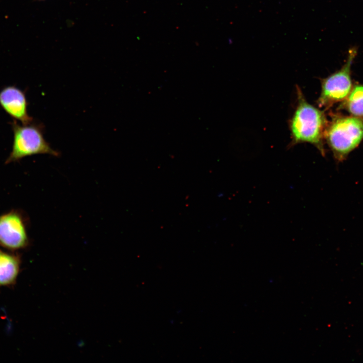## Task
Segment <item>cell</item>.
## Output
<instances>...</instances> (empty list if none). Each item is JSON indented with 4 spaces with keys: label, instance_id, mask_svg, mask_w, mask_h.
<instances>
[{
    "label": "cell",
    "instance_id": "6da1fadb",
    "mask_svg": "<svg viewBox=\"0 0 363 363\" xmlns=\"http://www.w3.org/2000/svg\"><path fill=\"white\" fill-rule=\"evenodd\" d=\"M296 90L297 105L289 123L290 145L308 143L325 156L324 135L328 124L325 114L306 100L298 87Z\"/></svg>",
    "mask_w": 363,
    "mask_h": 363
},
{
    "label": "cell",
    "instance_id": "7a4b0ae2",
    "mask_svg": "<svg viewBox=\"0 0 363 363\" xmlns=\"http://www.w3.org/2000/svg\"><path fill=\"white\" fill-rule=\"evenodd\" d=\"M324 139L335 158L342 161L363 139V118L352 115L333 116L328 122Z\"/></svg>",
    "mask_w": 363,
    "mask_h": 363
},
{
    "label": "cell",
    "instance_id": "3957f363",
    "mask_svg": "<svg viewBox=\"0 0 363 363\" xmlns=\"http://www.w3.org/2000/svg\"><path fill=\"white\" fill-rule=\"evenodd\" d=\"M13 133L11 151L5 163L17 162L28 156L38 154H47L58 156L43 136V129L39 124L33 122L20 125L14 120L11 124Z\"/></svg>",
    "mask_w": 363,
    "mask_h": 363
},
{
    "label": "cell",
    "instance_id": "277c9868",
    "mask_svg": "<svg viewBox=\"0 0 363 363\" xmlns=\"http://www.w3.org/2000/svg\"><path fill=\"white\" fill-rule=\"evenodd\" d=\"M357 49H349L345 63L338 71L323 79L321 91L317 103L320 107L328 108L344 101L352 88L351 67L356 56Z\"/></svg>",
    "mask_w": 363,
    "mask_h": 363
},
{
    "label": "cell",
    "instance_id": "5b68a950",
    "mask_svg": "<svg viewBox=\"0 0 363 363\" xmlns=\"http://www.w3.org/2000/svg\"><path fill=\"white\" fill-rule=\"evenodd\" d=\"M28 243L25 222L20 211L13 210L0 215V246L16 251L25 248Z\"/></svg>",
    "mask_w": 363,
    "mask_h": 363
},
{
    "label": "cell",
    "instance_id": "8992f818",
    "mask_svg": "<svg viewBox=\"0 0 363 363\" xmlns=\"http://www.w3.org/2000/svg\"><path fill=\"white\" fill-rule=\"evenodd\" d=\"M28 103L25 92L14 85L4 87L0 90V107L14 120L22 124L33 122L27 111Z\"/></svg>",
    "mask_w": 363,
    "mask_h": 363
},
{
    "label": "cell",
    "instance_id": "52a82bcc",
    "mask_svg": "<svg viewBox=\"0 0 363 363\" xmlns=\"http://www.w3.org/2000/svg\"><path fill=\"white\" fill-rule=\"evenodd\" d=\"M20 266L21 261L18 255L0 249V287L15 284Z\"/></svg>",
    "mask_w": 363,
    "mask_h": 363
},
{
    "label": "cell",
    "instance_id": "ba28073f",
    "mask_svg": "<svg viewBox=\"0 0 363 363\" xmlns=\"http://www.w3.org/2000/svg\"><path fill=\"white\" fill-rule=\"evenodd\" d=\"M351 115L363 117V84H357L352 88L346 98L340 105Z\"/></svg>",
    "mask_w": 363,
    "mask_h": 363
}]
</instances>
